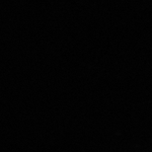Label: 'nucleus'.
Masks as SVG:
<instances>
[]
</instances>
